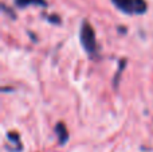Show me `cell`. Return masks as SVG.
Returning a JSON list of instances; mask_svg holds the SVG:
<instances>
[{
  "instance_id": "cell-1",
  "label": "cell",
  "mask_w": 153,
  "mask_h": 152,
  "mask_svg": "<svg viewBox=\"0 0 153 152\" xmlns=\"http://www.w3.org/2000/svg\"><path fill=\"white\" fill-rule=\"evenodd\" d=\"M79 40H81L82 47L85 48L89 55H94L98 50L97 39H95V32L91 24L87 20H83L81 24V30H79Z\"/></svg>"
},
{
  "instance_id": "cell-2",
  "label": "cell",
  "mask_w": 153,
  "mask_h": 152,
  "mask_svg": "<svg viewBox=\"0 0 153 152\" xmlns=\"http://www.w3.org/2000/svg\"><path fill=\"white\" fill-rule=\"evenodd\" d=\"M111 3L117 10L128 15H140L148 10L145 0H111Z\"/></svg>"
},
{
  "instance_id": "cell-3",
  "label": "cell",
  "mask_w": 153,
  "mask_h": 152,
  "mask_svg": "<svg viewBox=\"0 0 153 152\" xmlns=\"http://www.w3.org/2000/svg\"><path fill=\"white\" fill-rule=\"evenodd\" d=\"M55 133L58 136V140H59V144L63 145L67 143L69 140V132H67V128L63 123H58L55 125Z\"/></svg>"
},
{
  "instance_id": "cell-4",
  "label": "cell",
  "mask_w": 153,
  "mask_h": 152,
  "mask_svg": "<svg viewBox=\"0 0 153 152\" xmlns=\"http://www.w3.org/2000/svg\"><path fill=\"white\" fill-rule=\"evenodd\" d=\"M18 7H27V5H43L46 7V0H15Z\"/></svg>"
}]
</instances>
